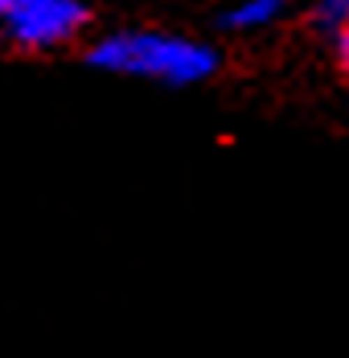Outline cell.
I'll return each mask as SVG.
<instances>
[{"instance_id": "cell-5", "label": "cell", "mask_w": 349, "mask_h": 358, "mask_svg": "<svg viewBox=\"0 0 349 358\" xmlns=\"http://www.w3.org/2000/svg\"><path fill=\"white\" fill-rule=\"evenodd\" d=\"M337 62H341V71H346V78H349V25L337 34Z\"/></svg>"}, {"instance_id": "cell-3", "label": "cell", "mask_w": 349, "mask_h": 358, "mask_svg": "<svg viewBox=\"0 0 349 358\" xmlns=\"http://www.w3.org/2000/svg\"><path fill=\"white\" fill-rule=\"evenodd\" d=\"M288 4H292V0H235V4L218 17V25H222L226 34H259V29L276 25L279 17L288 13Z\"/></svg>"}, {"instance_id": "cell-4", "label": "cell", "mask_w": 349, "mask_h": 358, "mask_svg": "<svg viewBox=\"0 0 349 358\" xmlns=\"http://www.w3.org/2000/svg\"><path fill=\"white\" fill-rule=\"evenodd\" d=\"M313 25L320 29V34L337 37V34H341V29L349 25V0H316Z\"/></svg>"}, {"instance_id": "cell-2", "label": "cell", "mask_w": 349, "mask_h": 358, "mask_svg": "<svg viewBox=\"0 0 349 358\" xmlns=\"http://www.w3.org/2000/svg\"><path fill=\"white\" fill-rule=\"evenodd\" d=\"M87 0H0V29L21 50H54L87 29Z\"/></svg>"}, {"instance_id": "cell-1", "label": "cell", "mask_w": 349, "mask_h": 358, "mask_svg": "<svg viewBox=\"0 0 349 358\" xmlns=\"http://www.w3.org/2000/svg\"><path fill=\"white\" fill-rule=\"evenodd\" d=\"M87 62L107 74L128 78H152L165 87H193L218 71V50L206 41L181 34H156V29H124L91 45Z\"/></svg>"}]
</instances>
